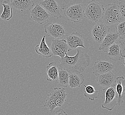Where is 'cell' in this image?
<instances>
[{"instance_id":"28","label":"cell","mask_w":125,"mask_h":115,"mask_svg":"<svg viewBox=\"0 0 125 115\" xmlns=\"http://www.w3.org/2000/svg\"><path fill=\"white\" fill-rule=\"evenodd\" d=\"M118 44L120 48L122 55L125 56V39H120L118 42Z\"/></svg>"},{"instance_id":"11","label":"cell","mask_w":125,"mask_h":115,"mask_svg":"<svg viewBox=\"0 0 125 115\" xmlns=\"http://www.w3.org/2000/svg\"><path fill=\"white\" fill-rule=\"evenodd\" d=\"M44 32L48 36L55 39L62 37L66 34V30L62 25L54 23H48L44 25Z\"/></svg>"},{"instance_id":"24","label":"cell","mask_w":125,"mask_h":115,"mask_svg":"<svg viewBox=\"0 0 125 115\" xmlns=\"http://www.w3.org/2000/svg\"><path fill=\"white\" fill-rule=\"evenodd\" d=\"M4 10L2 14L0 15L1 19L5 21H9L13 16L12 7L10 5H3Z\"/></svg>"},{"instance_id":"23","label":"cell","mask_w":125,"mask_h":115,"mask_svg":"<svg viewBox=\"0 0 125 115\" xmlns=\"http://www.w3.org/2000/svg\"><path fill=\"white\" fill-rule=\"evenodd\" d=\"M69 72L66 70L60 68L59 70V80L58 84L60 86L66 88L69 86Z\"/></svg>"},{"instance_id":"22","label":"cell","mask_w":125,"mask_h":115,"mask_svg":"<svg viewBox=\"0 0 125 115\" xmlns=\"http://www.w3.org/2000/svg\"><path fill=\"white\" fill-rule=\"evenodd\" d=\"M85 88L84 96L86 98L88 99L91 101H93L98 98L100 91H97L92 85H85Z\"/></svg>"},{"instance_id":"6","label":"cell","mask_w":125,"mask_h":115,"mask_svg":"<svg viewBox=\"0 0 125 115\" xmlns=\"http://www.w3.org/2000/svg\"><path fill=\"white\" fill-rule=\"evenodd\" d=\"M116 83L110 87L103 89L105 94V101L102 107L108 111H112L117 105L118 95L115 91Z\"/></svg>"},{"instance_id":"8","label":"cell","mask_w":125,"mask_h":115,"mask_svg":"<svg viewBox=\"0 0 125 115\" xmlns=\"http://www.w3.org/2000/svg\"><path fill=\"white\" fill-rule=\"evenodd\" d=\"M110 29L104 23H98L94 24L91 30V35L93 39L96 43L101 44L108 33Z\"/></svg>"},{"instance_id":"16","label":"cell","mask_w":125,"mask_h":115,"mask_svg":"<svg viewBox=\"0 0 125 115\" xmlns=\"http://www.w3.org/2000/svg\"><path fill=\"white\" fill-rule=\"evenodd\" d=\"M47 81L57 83L59 80V69L56 63L54 62H51L46 67Z\"/></svg>"},{"instance_id":"31","label":"cell","mask_w":125,"mask_h":115,"mask_svg":"<svg viewBox=\"0 0 125 115\" xmlns=\"http://www.w3.org/2000/svg\"><path fill=\"white\" fill-rule=\"evenodd\" d=\"M122 57L124 58V60H125V62H123V64L125 66V56H122Z\"/></svg>"},{"instance_id":"15","label":"cell","mask_w":125,"mask_h":115,"mask_svg":"<svg viewBox=\"0 0 125 115\" xmlns=\"http://www.w3.org/2000/svg\"><path fill=\"white\" fill-rule=\"evenodd\" d=\"M119 36L116 32H109L98 48V50H102L104 52L108 51L109 48L118 41Z\"/></svg>"},{"instance_id":"7","label":"cell","mask_w":125,"mask_h":115,"mask_svg":"<svg viewBox=\"0 0 125 115\" xmlns=\"http://www.w3.org/2000/svg\"><path fill=\"white\" fill-rule=\"evenodd\" d=\"M50 49L53 55L58 56L61 59L64 57L67 52L71 50L66 40L59 38L52 40Z\"/></svg>"},{"instance_id":"12","label":"cell","mask_w":125,"mask_h":115,"mask_svg":"<svg viewBox=\"0 0 125 115\" xmlns=\"http://www.w3.org/2000/svg\"><path fill=\"white\" fill-rule=\"evenodd\" d=\"M98 84L103 89L112 86L116 83L117 77L112 71L96 76Z\"/></svg>"},{"instance_id":"20","label":"cell","mask_w":125,"mask_h":115,"mask_svg":"<svg viewBox=\"0 0 125 115\" xmlns=\"http://www.w3.org/2000/svg\"><path fill=\"white\" fill-rule=\"evenodd\" d=\"M69 86L72 88H79L83 83L84 81V76L81 73H70Z\"/></svg>"},{"instance_id":"19","label":"cell","mask_w":125,"mask_h":115,"mask_svg":"<svg viewBox=\"0 0 125 115\" xmlns=\"http://www.w3.org/2000/svg\"><path fill=\"white\" fill-rule=\"evenodd\" d=\"M115 91L118 95L117 105L120 106L123 102V94L125 92V80L124 77H117Z\"/></svg>"},{"instance_id":"14","label":"cell","mask_w":125,"mask_h":115,"mask_svg":"<svg viewBox=\"0 0 125 115\" xmlns=\"http://www.w3.org/2000/svg\"><path fill=\"white\" fill-rule=\"evenodd\" d=\"M114 67L115 66L111 62L99 60L94 62L92 69L93 73L95 76H97L111 71L114 69Z\"/></svg>"},{"instance_id":"5","label":"cell","mask_w":125,"mask_h":115,"mask_svg":"<svg viewBox=\"0 0 125 115\" xmlns=\"http://www.w3.org/2000/svg\"><path fill=\"white\" fill-rule=\"evenodd\" d=\"M64 14L67 20L75 23L81 21L85 17L84 9L82 3L70 6L64 10Z\"/></svg>"},{"instance_id":"9","label":"cell","mask_w":125,"mask_h":115,"mask_svg":"<svg viewBox=\"0 0 125 115\" xmlns=\"http://www.w3.org/2000/svg\"><path fill=\"white\" fill-rule=\"evenodd\" d=\"M40 5L50 15L57 19L62 17V10L55 0H44L40 2Z\"/></svg>"},{"instance_id":"27","label":"cell","mask_w":125,"mask_h":115,"mask_svg":"<svg viewBox=\"0 0 125 115\" xmlns=\"http://www.w3.org/2000/svg\"><path fill=\"white\" fill-rule=\"evenodd\" d=\"M118 5L122 17L125 19V1H120Z\"/></svg>"},{"instance_id":"10","label":"cell","mask_w":125,"mask_h":115,"mask_svg":"<svg viewBox=\"0 0 125 115\" xmlns=\"http://www.w3.org/2000/svg\"><path fill=\"white\" fill-rule=\"evenodd\" d=\"M30 13L31 19L39 24H42L48 21L50 18V15L40 4H36L30 10Z\"/></svg>"},{"instance_id":"25","label":"cell","mask_w":125,"mask_h":115,"mask_svg":"<svg viewBox=\"0 0 125 115\" xmlns=\"http://www.w3.org/2000/svg\"><path fill=\"white\" fill-rule=\"evenodd\" d=\"M57 2L58 3V4L60 6V8L62 11L65 10H67V8L75 4H81L83 2V0H56Z\"/></svg>"},{"instance_id":"18","label":"cell","mask_w":125,"mask_h":115,"mask_svg":"<svg viewBox=\"0 0 125 115\" xmlns=\"http://www.w3.org/2000/svg\"><path fill=\"white\" fill-rule=\"evenodd\" d=\"M10 5L12 7L23 12L26 10H31L34 5L32 0H11Z\"/></svg>"},{"instance_id":"26","label":"cell","mask_w":125,"mask_h":115,"mask_svg":"<svg viewBox=\"0 0 125 115\" xmlns=\"http://www.w3.org/2000/svg\"><path fill=\"white\" fill-rule=\"evenodd\" d=\"M116 29L119 38L121 39H125V20L118 23Z\"/></svg>"},{"instance_id":"29","label":"cell","mask_w":125,"mask_h":115,"mask_svg":"<svg viewBox=\"0 0 125 115\" xmlns=\"http://www.w3.org/2000/svg\"><path fill=\"white\" fill-rule=\"evenodd\" d=\"M54 115H68L67 113H66L65 111L63 110L62 109H60L57 111L55 112Z\"/></svg>"},{"instance_id":"17","label":"cell","mask_w":125,"mask_h":115,"mask_svg":"<svg viewBox=\"0 0 125 115\" xmlns=\"http://www.w3.org/2000/svg\"><path fill=\"white\" fill-rule=\"evenodd\" d=\"M35 50L37 54L43 57L50 58L53 55L50 48L48 47L46 43L45 36L43 37L40 44L35 47Z\"/></svg>"},{"instance_id":"3","label":"cell","mask_w":125,"mask_h":115,"mask_svg":"<svg viewBox=\"0 0 125 115\" xmlns=\"http://www.w3.org/2000/svg\"><path fill=\"white\" fill-rule=\"evenodd\" d=\"M102 18L103 23L107 26L118 24L120 22L122 17L116 2L106 6Z\"/></svg>"},{"instance_id":"13","label":"cell","mask_w":125,"mask_h":115,"mask_svg":"<svg viewBox=\"0 0 125 115\" xmlns=\"http://www.w3.org/2000/svg\"><path fill=\"white\" fill-rule=\"evenodd\" d=\"M66 41L71 50H74L79 47L85 48L83 36L77 32H72L68 34L66 36Z\"/></svg>"},{"instance_id":"30","label":"cell","mask_w":125,"mask_h":115,"mask_svg":"<svg viewBox=\"0 0 125 115\" xmlns=\"http://www.w3.org/2000/svg\"><path fill=\"white\" fill-rule=\"evenodd\" d=\"M11 2V0H0V5H10Z\"/></svg>"},{"instance_id":"4","label":"cell","mask_w":125,"mask_h":115,"mask_svg":"<svg viewBox=\"0 0 125 115\" xmlns=\"http://www.w3.org/2000/svg\"><path fill=\"white\" fill-rule=\"evenodd\" d=\"M84 11L85 17L87 19L91 21L96 22L103 17L104 8L103 5L92 0L87 2Z\"/></svg>"},{"instance_id":"2","label":"cell","mask_w":125,"mask_h":115,"mask_svg":"<svg viewBox=\"0 0 125 115\" xmlns=\"http://www.w3.org/2000/svg\"><path fill=\"white\" fill-rule=\"evenodd\" d=\"M67 94L63 88L55 87L48 94L44 105L51 113H55V108L61 107L66 101Z\"/></svg>"},{"instance_id":"21","label":"cell","mask_w":125,"mask_h":115,"mask_svg":"<svg viewBox=\"0 0 125 115\" xmlns=\"http://www.w3.org/2000/svg\"><path fill=\"white\" fill-rule=\"evenodd\" d=\"M107 57L111 60L114 61H119L122 58L120 48L118 43H115L111 46L107 53Z\"/></svg>"},{"instance_id":"1","label":"cell","mask_w":125,"mask_h":115,"mask_svg":"<svg viewBox=\"0 0 125 115\" xmlns=\"http://www.w3.org/2000/svg\"><path fill=\"white\" fill-rule=\"evenodd\" d=\"M59 67L67 72L80 74L89 66L91 58L88 54L79 49H77L76 54L73 56H69L67 53L65 57L59 60Z\"/></svg>"}]
</instances>
